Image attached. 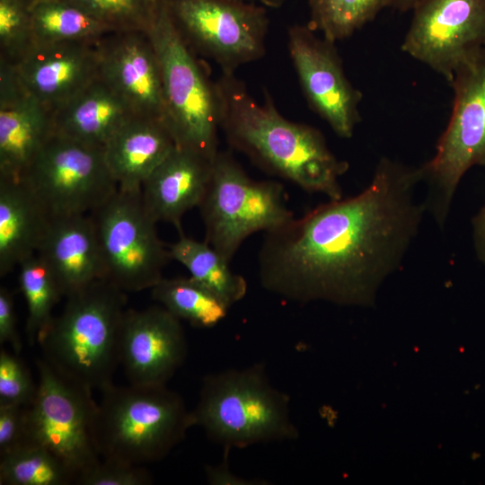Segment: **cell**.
<instances>
[{
  "label": "cell",
  "mask_w": 485,
  "mask_h": 485,
  "mask_svg": "<svg viewBox=\"0 0 485 485\" xmlns=\"http://www.w3.org/2000/svg\"><path fill=\"white\" fill-rule=\"evenodd\" d=\"M423 166L383 158L359 194L331 199L265 233L258 255L267 291L293 302L366 301L400 264L422 219Z\"/></svg>",
  "instance_id": "6da1fadb"
},
{
  "label": "cell",
  "mask_w": 485,
  "mask_h": 485,
  "mask_svg": "<svg viewBox=\"0 0 485 485\" xmlns=\"http://www.w3.org/2000/svg\"><path fill=\"white\" fill-rule=\"evenodd\" d=\"M216 85L220 128L233 148L307 192L342 198L340 178L348 164L318 129L284 118L268 93L264 102L258 101L234 73H222Z\"/></svg>",
  "instance_id": "7a4b0ae2"
},
{
  "label": "cell",
  "mask_w": 485,
  "mask_h": 485,
  "mask_svg": "<svg viewBox=\"0 0 485 485\" xmlns=\"http://www.w3.org/2000/svg\"><path fill=\"white\" fill-rule=\"evenodd\" d=\"M63 311L38 338L42 358L91 391L113 384L120 364L126 292L99 279L66 297Z\"/></svg>",
  "instance_id": "3957f363"
},
{
  "label": "cell",
  "mask_w": 485,
  "mask_h": 485,
  "mask_svg": "<svg viewBox=\"0 0 485 485\" xmlns=\"http://www.w3.org/2000/svg\"><path fill=\"white\" fill-rule=\"evenodd\" d=\"M189 418L224 450L298 436L290 398L270 383L262 363L207 375Z\"/></svg>",
  "instance_id": "277c9868"
},
{
  "label": "cell",
  "mask_w": 485,
  "mask_h": 485,
  "mask_svg": "<svg viewBox=\"0 0 485 485\" xmlns=\"http://www.w3.org/2000/svg\"><path fill=\"white\" fill-rule=\"evenodd\" d=\"M183 398L166 385H115L101 391L94 440L101 459L134 464L165 458L190 428Z\"/></svg>",
  "instance_id": "5b68a950"
},
{
  "label": "cell",
  "mask_w": 485,
  "mask_h": 485,
  "mask_svg": "<svg viewBox=\"0 0 485 485\" xmlns=\"http://www.w3.org/2000/svg\"><path fill=\"white\" fill-rule=\"evenodd\" d=\"M162 75L165 121L176 146L214 159L218 153L219 101L209 80L177 28L168 0H161L146 31Z\"/></svg>",
  "instance_id": "8992f818"
},
{
  "label": "cell",
  "mask_w": 485,
  "mask_h": 485,
  "mask_svg": "<svg viewBox=\"0 0 485 485\" xmlns=\"http://www.w3.org/2000/svg\"><path fill=\"white\" fill-rule=\"evenodd\" d=\"M198 208L205 241L229 262L249 236L272 231L294 218L283 186L251 179L227 151L216 154Z\"/></svg>",
  "instance_id": "52a82bcc"
},
{
  "label": "cell",
  "mask_w": 485,
  "mask_h": 485,
  "mask_svg": "<svg viewBox=\"0 0 485 485\" xmlns=\"http://www.w3.org/2000/svg\"><path fill=\"white\" fill-rule=\"evenodd\" d=\"M104 280L124 292L151 289L171 260L156 222L145 207L142 190L118 189L92 212Z\"/></svg>",
  "instance_id": "ba28073f"
},
{
  "label": "cell",
  "mask_w": 485,
  "mask_h": 485,
  "mask_svg": "<svg viewBox=\"0 0 485 485\" xmlns=\"http://www.w3.org/2000/svg\"><path fill=\"white\" fill-rule=\"evenodd\" d=\"M36 365L37 392L26 407L28 442L51 452L76 481L101 460L94 440L98 403L93 391L61 375L42 357Z\"/></svg>",
  "instance_id": "9c48e42d"
},
{
  "label": "cell",
  "mask_w": 485,
  "mask_h": 485,
  "mask_svg": "<svg viewBox=\"0 0 485 485\" xmlns=\"http://www.w3.org/2000/svg\"><path fill=\"white\" fill-rule=\"evenodd\" d=\"M51 218L91 214L118 190L103 147L56 133L21 180Z\"/></svg>",
  "instance_id": "30bf717a"
},
{
  "label": "cell",
  "mask_w": 485,
  "mask_h": 485,
  "mask_svg": "<svg viewBox=\"0 0 485 485\" xmlns=\"http://www.w3.org/2000/svg\"><path fill=\"white\" fill-rule=\"evenodd\" d=\"M449 84L454 90L451 117L434 157L423 165L439 222L464 173L472 166H485V48L461 66Z\"/></svg>",
  "instance_id": "8fae6325"
},
{
  "label": "cell",
  "mask_w": 485,
  "mask_h": 485,
  "mask_svg": "<svg viewBox=\"0 0 485 485\" xmlns=\"http://www.w3.org/2000/svg\"><path fill=\"white\" fill-rule=\"evenodd\" d=\"M168 4L187 44L213 59L222 73H234L265 55V6L243 0H168Z\"/></svg>",
  "instance_id": "7c38bea8"
},
{
  "label": "cell",
  "mask_w": 485,
  "mask_h": 485,
  "mask_svg": "<svg viewBox=\"0 0 485 485\" xmlns=\"http://www.w3.org/2000/svg\"><path fill=\"white\" fill-rule=\"evenodd\" d=\"M401 49L444 76L485 48V0H421Z\"/></svg>",
  "instance_id": "4fadbf2b"
},
{
  "label": "cell",
  "mask_w": 485,
  "mask_h": 485,
  "mask_svg": "<svg viewBox=\"0 0 485 485\" xmlns=\"http://www.w3.org/2000/svg\"><path fill=\"white\" fill-rule=\"evenodd\" d=\"M288 50L311 109L340 137L353 136L360 121L361 93L348 79L335 42L308 25H292Z\"/></svg>",
  "instance_id": "5bb4252c"
},
{
  "label": "cell",
  "mask_w": 485,
  "mask_h": 485,
  "mask_svg": "<svg viewBox=\"0 0 485 485\" xmlns=\"http://www.w3.org/2000/svg\"><path fill=\"white\" fill-rule=\"evenodd\" d=\"M188 344L181 320L162 305L128 309L120 365L130 384L166 385L183 364Z\"/></svg>",
  "instance_id": "9a60e30c"
},
{
  "label": "cell",
  "mask_w": 485,
  "mask_h": 485,
  "mask_svg": "<svg viewBox=\"0 0 485 485\" xmlns=\"http://www.w3.org/2000/svg\"><path fill=\"white\" fill-rule=\"evenodd\" d=\"M99 78L130 112L165 121L160 66L147 33H110L99 41Z\"/></svg>",
  "instance_id": "2e32d148"
},
{
  "label": "cell",
  "mask_w": 485,
  "mask_h": 485,
  "mask_svg": "<svg viewBox=\"0 0 485 485\" xmlns=\"http://www.w3.org/2000/svg\"><path fill=\"white\" fill-rule=\"evenodd\" d=\"M25 90L52 113L99 76V41L32 45L13 64Z\"/></svg>",
  "instance_id": "e0dca14e"
},
{
  "label": "cell",
  "mask_w": 485,
  "mask_h": 485,
  "mask_svg": "<svg viewBox=\"0 0 485 485\" xmlns=\"http://www.w3.org/2000/svg\"><path fill=\"white\" fill-rule=\"evenodd\" d=\"M53 134V113L25 90L14 65L0 58V178L20 181Z\"/></svg>",
  "instance_id": "ac0fdd59"
},
{
  "label": "cell",
  "mask_w": 485,
  "mask_h": 485,
  "mask_svg": "<svg viewBox=\"0 0 485 485\" xmlns=\"http://www.w3.org/2000/svg\"><path fill=\"white\" fill-rule=\"evenodd\" d=\"M214 159L192 149L174 146L141 188L145 207L156 223L171 224L179 234L183 233L182 217L201 204Z\"/></svg>",
  "instance_id": "d6986e66"
},
{
  "label": "cell",
  "mask_w": 485,
  "mask_h": 485,
  "mask_svg": "<svg viewBox=\"0 0 485 485\" xmlns=\"http://www.w3.org/2000/svg\"><path fill=\"white\" fill-rule=\"evenodd\" d=\"M37 253L49 268L65 297L103 278L90 214L51 218Z\"/></svg>",
  "instance_id": "ffe728a7"
},
{
  "label": "cell",
  "mask_w": 485,
  "mask_h": 485,
  "mask_svg": "<svg viewBox=\"0 0 485 485\" xmlns=\"http://www.w3.org/2000/svg\"><path fill=\"white\" fill-rule=\"evenodd\" d=\"M176 146L163 119L131 116L103 147L108 168L123 190H140Z\"/></svg>",
  "instance_id": "44dd1931"
},
{
  "label": "cell",
  "mask_w": 485,
  "mask_h": 485,
  "mask_svg": "<svg viewBox=\"0 0 485 485\" xmlns=\"http://www.w3.org/2000/svg\"><path fill=\"white\" fill-rule=\"evenodd\" d=\"M51 217L22 181L0 178V276L37 253Z\"/></svg>",
  "instance_id": "7402d4cb"
},
{
  "label": "cell",
  "mask_w": 485,
  "mask_h": 485,
  "mask_svg": "<svg viewBox=\"0 0 485 485\" xmlns=\"http://www.w3.org/2000/svg\"><path fill=\"white\" fill-rule=\"evenodd\" d=\"M131 116L134 115L124 101L98 76L53 112L54 133L86 145L104 147Z\"/></svg>",
  "instance_id": "603a6c76"
},
{
  "label": "cell",
  "mask_w": 485,
  "mask_h": 485,
  "mask_svg": "<svg viewBox=\"0 0 485 485\" xmlns=\"http://www.w3.org/2000/svg\"><path fill=\"white\" fill-rule=\"evenodd\" d=\"M172 260L184 266L190 277L211 290L230 308L247 293L244 278L234 272L226 260L206 241L188 237L184 233L169 245Z\"/></svg>",
  "instance_id": "cb8c5ba5"
},
{
  "label": "cell",
  "mask_w": 485,
  "mask_h": 485,
  "mask_svg": "<svg viewBox=\"0 0 485 485\" xmlns=\"http://www.w3.org/2000/svg\"><path fill=\"white\" fill-rule=\"evenodd\" d=\"M33 45L97 42L110 29L77 5L65 0H31Z\"/></svg>",
  "instance_id": "d4e9b609"
},
{
  "label": "cell",
  "mask_w": 485,
  "mask_h": 485,
  "mask_svg": "<svg viewBox=\"0 0 485 485\" xmlns=\"http://www.w3.org/2000/svg\"><path fill=\"white\" fill-rule=\"evenodd\" d=\"M151 296L178 319L199 328L216 326L230 309L216 294L190 276L163 278L151 288Z\"/></svg>",
  "instance_id": "484cf974"
},
{
  "label": "cell",
  "mask_w": 485,
  "mask_h": 485,
  "mask_svg": "<svg viewBox=\"0 0 485 485\" xmlns=\"http://www.w3.org/2000/svg\"><path fill=\"white\" fill-rule=\"evenodd\" d=\"M75 476L51 452L32 442L0 456L1 485H69Z\"/></svg>",
  "instance_id": "4316f807"
},
{
  "label": "cell",
  "mask_w": 485,
  "mask_h": 485,
  "mask_svg": "<svg viewBox=\"0 0 485 485\" xmlns=\"http://www.w3.org/2000/svg\"><path fill=\"white\" fill-rule=\"evenodd\" d=\"M18 267L19 286L28 309L27 340L30 345H34L52 321V311L63 295L52 272L38 253Z\"/></svg>",
  "instance_id": "83f0119b"
},
{
  "label": "cell",
  "mask_w": 485,
  "mask_h": 485,
  "mask_svg": "<svg viewBox=\"0 0 485 485\" xmlns=\"http://www.w3.org/2000/svg\"><path fill=\"white\" fill-rule=\"evenodd\" d=\"M308 26L331 41L350 37L373 21L388 0H307Z\"/></svg>",
  "instance_id": "f1b7e54d"
},
{
  "label": "cell",
  "mask_w": 485,
  "mask_h": 485,
  "mask_svg": "<svg viewBox=\"0 0 485 485\" xmlns=\"http://www.w3.org/2000/svg\"><path fill=\"white\" fill-rule=\"evenodd\" d=\"M77 5L110 29L112 32H146L161 0H65Z\"/></svg>",
  "instance_id": "f546056e"
},
{
  "label": "cell",
  "mask_w": 485,
  "mask_h": 485,
  "mask_svg": "<svg viewBox=\"0 0 485 485\" xmlns=\"http://www.w3.org/2000/svg\"><path fill=\"white\" fill-rule=\"evenodd\" d=\"M31 0H0V58L15 64L33 45Z\"/></svg>",
  "instance_id": "4dcf8cb0"
},
{
  "label": "cell",
  "mask_w": 485,
  "mask_h": 485,
  "mask_svg": "<svg viewBox=\"0 0 485 485\" xmlns=\"http://www.w3.org/2000/svg\"><path fill=\"white\" fill-rule=\"evenodd\" d=\"M37 392V384L17 354L0 351V404L29 406Z\"/></svg>",
  "instance_id": "1f68e13d"
},
{
  "label": "cell",
  "mask_w": 485,
  "mask_h": 485,
  "mask_svg": "<svg viewBox=\"0 0 485 485\" xmlns=\"http://www.w3.org/2000/svg\"><path fill=\"white\" fill-rule=\"evenodd\" d=\"M153 477L142 465L112 459L99 463L80 474L78 485H149Z\"/></svg>",
  "instance_id": "d6a6232c"
},
{
  "label": "cell",
  "mask_w": 485,
  "mask_h": 485,
  "mask_svg": "<svg viewBox=\"0 0 485 485\" xmlns=\"http://www.w3.org/2000/svg\"><path fill=\"white\" fill-rule=\"evenodd\" d=\"M27 442L26 407L0 404V456Z\"/></svg>",
  "instance_id": "836d02e7"
},
{
  "label": "cell",
  "mask_w": 485,
  "mask_h": 485,
  "mask_svg": "<svg viewBox=\"0 0 485 485\" xmlns=\"http://www.w3.org/2000/svg\"><path fill=\"white\" fill-rule=\"evenodd\" d=\"M0 343L10 344L16 354L20 353L22 348L16 327L13 294L3 286L0 287Z\"/></svg>",
  "instance_id": "e575fe53"
},
{
  "label": "cell",
  "mask_w": 485,
  "mask_h": 485,
  "mask_svg": "<svg viewBox=\"0 0 485 485\" xmlns=\"http://www.w3.org/2000/svg\"><path fill=\"white\" fill-rule=\"evenodd\" d=\"M229 452L225 449L224 459L221 463L216 465L205 466V475L207 481L212 485H255L264 484L257 482L256 480H248L232 472L229 467Z\"/></svg>",
  "instance_id": "d590c367"
},
{
  "label": "cell",
  "mask_w": 485,
  "mask_h": 485,
  "mask_svg": "<svg viewBox=\"0 0 485 485\" xmlns=\"http://www.w3.org/2000/svg\"><path fill=\"white\" fill-rule=\"evenodd\" d=\"M473 242L479 260L485 265V206L472 221Z\"/></svg>",
  "instance_id": "8d00e7d4"
},
{
  "label": "cell",
  "mask_w": 485,
  "mask_h": 485,
  "mask_svg": "<svg viewBox=\"0 0 485 485\" xmlns=\"http://www.w3.org/2000/svg\"><path fill=\"white\" fill-rule=\"evenodd\" d=\"M420 1L421 0H388L387 7L404 13L412 11Z\"/></svg>",
  "instance_id": "74e56055"
},
{
  "label": "cell",
  "mask_w": 485,
  "mask_h": 485,
  "mask_svg": "<svg viewBox=\"0 0 485 485\" xmlns=\"http://www.w3.org/2000/svg\"><path fill=\"white\" fill-rule=\"evenodd\" d=\"M261 4L267 7L278 8L283 5L287 0H243Z\"/></svg>",
  "instance_id": "f35d334b"
}]
</instances>
